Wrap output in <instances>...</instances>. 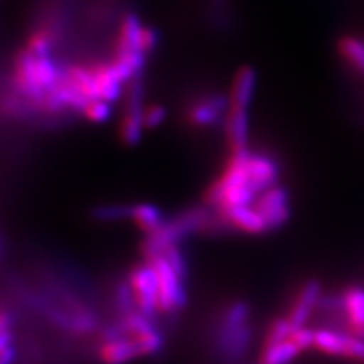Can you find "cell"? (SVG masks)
<instances>
[{
    "mask_svg": "<svg viewBox=\"0 0 364 364\" xmlns=\"http://www.w3.org/2000/svg\"><path fill=\"white\" fill-rule=\"evenodd\" d=\"M255 207L263 214L270 231L286 225L291 214L289 191L278 184L261 193L255 200Z\"/></svg>",
    "mask_w": 364,
    "mask_h": 364,
    "instance_id": "7",
    "label": "cell"
},
{
    "mask_svg": "<svg viewBox=\"0 0 364 364\" xmlns=\"http://www.w3.org/2000/svg\"><path fill=\"white\" fill-rule=\"evenodd\" d=\"M116 306L123 316H127V314H129L135 310H139V306H136L135 293H134V289L131 286L129 279H124V281L117 284V287H116Z\"/></svg>",
    "mask_w": 364,
    "mask_h": 364,
    "instance_id": "24",
    "label": "cell"
},
{
    "mask_svg": "<svg viewBox=\"0 0 364 364\" xmlns=\"http://www.w3.org/2000/svg\"><path fill=\"white\" fill-rule=\"evenodd\" d=\"M293 331H294V328H293L291 322L289 321V317L275 318V321H273L269 326V331H267V336L264 340V346L277 345V343H281V341L290 340Z\"/></svg>",
    "mask_w": 364,
    "mask_h": 364,
    "instance_id": "25",
    "label": "cell"
},
{
    "mask_svg": "<svg viewBox=\"0 0 364 364\" xmlns=\"http://www.w3.org/2000/svg\"><path fill=\"white\" fill-rule=\"evenodd\" d=\"M52 48H53V38L48 31H38L37 33H33L28 41V50L33 56H37V58L50 56Z\"/></svg>",
    "mask_w": 364,
    "mask_h": 364,
    "instance_id": "26",
    "label": "cell"
},
{
    "mask_svg": "<svg viewBox=\"0 0 364 364\" xmlns=\"http://www.w3.org/2000/svg\"><path fill=\"white\" fill-rule=\"evenodd\" d=\"M316 348L323 354L345 357V333L336 329H318L316 333Z\"/></svg>",
    "mask_w": 364,
    "mask_h": 364,
    "instance_id": "20",
    "label": "cell"
},
{
    "mask_svg": "<svg viewBox=\"0 0 364 364\" xmlns=\"http://www.w3.org/2000/svg\"><path fill=\"white\" fill-rule=\"evenodd\" d=\"M132 220L141 228L146 234H152L161 228L166 220L164 214L156 205L152 203H135L132 205Z\"/></svg>",
    "mask_w": 364,
    "mask_h": 364,
    "instance_id": "18",
    "label": "cell"
},
{
    "mask_svg": "<svg viewBox=\"0 0 364 364\" xmlns=\"http://www.w3.org/2000/svg\"><path fill=\"white\" fill-rule=\"evenodd\" d=\"M139 357H141V350L134 336L104 341L100 348V360L105 364H127Z\"/></svg>",
    "mask_w": 364,
    "mask_h": 364,
    "instance_id": "12",
    "label": "cell"
},
{
    "mask_svg": "<svg viewBox=\"0 0 364 364\" xmlns=\"http://www.w3.org/2000/svg\"><path fill=\"white\" fill-rule=\"evenodd\" d=\"M249 305L243 301L232 302L223 311L215 331L214 345L225 364L240 363L250 346L252 329L249 323Z\"/></svg>",
    "mask_w": 364,
    "mask_h": 364,
    "instance_id": "2",
    "label": "cell"
},
{
    "mask_svg": "<svg viewBox=\"0 0 364 364\" xmlns=\"http://www.w3.org/2000/svg\"><path fill=\"white\" fill-rule=\"evenodd\" d=\"M149 261H152L158 275L159 313L167 314L181 310L182 306H186L187 304V293L184 289V284H182L184 279H182L173 270V267L170 266L164 255H156Z\"/></svg>",
    "mask_w": 364,
    "mask_h": 364,
    "instance_id": "5",
    "label": "cell"
},
{
    "mask_svg": "<svg viewBox=\"0 0 364 364\" xmlns=\"http://www.w3.org/2000/svg\"><path fill=\"white\" fill-rule=\"evenodd\" d=\"M226 134L232 151L246 149L249 141V114L246 108L231 107L228 111Z\"/></svg>",
    "mask_w": 364,
    "mask_h": 364,
    "instance_id": "14",
    "label": "cell"
},
{
    "mask_svg": "<svg viewBox=\"0 0 364 364\" xmlns=\"http://www.w3.org/2000/svg\"><path fill=\"white\" fill-rule=\"evenodd\" d=\"M143 29L144 26L135 14L124 16L117 41L116 60L112 63L123 84L140 77L144 68L147 52L143 48Z\"/></svg>",
    "mask_w": 364,
    "mask_h": 364,
    "instance_id": "4",
    "label": "cell"
},
{
    "mask_svg": "<svg viewBox=\"0 0 364 364\" xmlns=\"http://www.w3.org/2000/svg\"><path fill=\"white\" fill-rule=\"evenodd\" d=\"M232 107L231 97H225L222 95L208 96L198 100L195 105L188 109V120L198 128H208L218 124Z\"/></svg>",
    "mask_w": 364,
    "mask_h": 364,
    "instance_id": "8",
    "label": "cell"
},
{
    "mask_svg": "<svg viewBox=\"0 0 364 364\" xmlns=\"http://www.w3.org/2000/svg\"><path fill=\"white\" fill-rule=\"evenodd\" d=\"M349 333L364 337V289L350 286L343 291Z\"/></svg>",
    "mask_w": 364,
    "mask_h": 364,
    "instance_id": "13",
    "label": "cell"
},
{
    "mask_svg": "<svg viewBox=\"0 0 364 364\" xmlns=\"http://www.w3.org/2000/svg\"><path fill=\"white\" fill-rule=\"evenodd\" d=\"M214 220L215 219H213L207 207L191 208L179 214L178 218L166 222L158 231L147 234L143 242V254L146 259L161 255L168 246L178 245L179 240L193 232L207 230Z\"/></svg>",
    "mask_w": 364,
    "mask_h": 364,
    "instance_id": "3",
    "label": "cell"
},
{
    "mask_svg": "<svg viewBox=\"0 0 364 364\" xmlns=\"http://www.w3.org/2000/svg\"><path fill=\"white\" fill-rule=\"evenodd\" d=\"M338 50L357 70L364 73V41L355 37H343L338 41Z\"/></svg>",
    "mask_w": 364,
    "mask_h": 364,
    "instance_id": "21",
    "label": "cell"
},
{
    "mask_svg": "<svg viewBox=\"0 0 364 364\" xmlns=\"http://www.w3.org/2000/svg\"><path fill=\"white\" fill-rule=\"evenodd\" d=\"M322 296V286L317 279H309L306 281L299 294L296 296L294 304L289 314V321L291 322L293 328H302L309 322L313 311L317 309V304L321 301Z\"/></svg>",
    "mask_w": 364,
    "mask_h": 364,
    "instance_id": "10",
    "label": "cell"
},
{
    "mask_svg": "<svg viewBox=\"0 0 364 364\" xmlns=\"http://www.w3.org/2000/svg\"><path fill=\"white\" fill-rule=\"evenodd\" d=\"M158 44V32L154 28L143 29V48L146 52H151Z\"/></svg>",
    "mask_w": 364,
    "mask_h": 364,
    "instance_id": "31",
    "label": "cell"
},
{
    "mask_svg": "<svg viewBox=\"0 0 364 364\" xmlns=\"http://www.w3.org/2000/svg\"><path fill=\"white\" fill-rule=\"evenodd\" d=\"M112 104L104 100V99H96L91 100L87 105L84 114L88 120L95 123H105L112 116Z\"/></svg>",
    "mask_w": 364,
    "mask_h": 364,
    "instance_id": "27",
    "label": "cell"
},
{
    "mask_svg": "<svg viewBox=\"0 0 364 364\" xmlns=\"http://www.w3.org/2000/svg\"><path fill=\"white\" fill-rule=\"evenodd\" d=\"M161 255L166 257V259L168 261L170 266L173 267V270L178 273V275H179L182 279H186V277H187L186 258H184V255H182V252H181V249L178 247V245L168 246Z\"/></svg>",
    "mask_w": 364,
    "mask_h": 364,
    "instance_id": "28",
    "label": "cell"
},
{
    "mask_svg": "<svg viewBox=\"0 0 364 364\" xmlns=\"http://www.w3.org/2000/svg\"><path fill=\"white\" fill-rule=\"evenodd\" d=\"M99 91H100V99H104L109 104L117 102L123 93V81L117 75L116 68L112 64H97L93 67Z\"/></svg>",
    "mask_w": 364,
    "mask_h": 364,
    "instance_id": "16",
    "label": "cell"
},
{
    "mask_svg": "<svg viewBox=\"0 0 364 364\" xmlns=\"http://www.w3.org/2000/svg\"><path fill=\"white\" fill-rule=\"evenodd\" d=\"M167 117V109L163 105H151L144 111V127L147 129H155L161 127Z\"/></svg>",
    "mask_w": 364,
    "mask_h": 364,
    "instance_id": "30",
    "label": "cell"
},
{
    "mask_svg": "<svg viewBox=\"0 0 364 364\" xmlns=\"http://www.w3.org/2000/svg\"><path fill=\"white\" fill-rule=\"evenodd\" d=\"M250 152L246 149L232 151V156L218 182L208 188L205 202L213 208H226L234 205H252L258 199V191L249 178L247 161Z\"/></svg>",
    "mask_w": 364,
    "mask_h": 364,
    "instance_id": "1",
    "label": "cell"
},
{
    "mask_svg": "<svg viewBox=\"0 0 364 364\" xmlns=\"http://www.w3.org/2000/svg\"><path fill=\"white\" fill-rule=\"evenodd\" d=\"M223 220L247 234H263L270 231L263 214L252 205H234L219 210Z\"/></svg>",
    "mask_w": 364,
    "mask_h": 364,
    "instance_id": "9",
    "label": "cell"
},
{
    "mask_svg": "<svg viewBox=\"0 0 364 364\" xmlns=\"http://www.w3.org/2000/svg\"><path fill=\"white\" fill-rule=\"evenodd\" d=\"M299 348L291 340L281 341L277 345L264 346L261 352V364H291V361L299 355Z\"/></svg>",
    "mask_w": 364,
    "mask_h": 364,
    "instance_id": "19",
    "label": "cell"
},
{
    "mask_svg": "<svg viewBox=\"0 0 364 364\" xmlns=\"http://www.w3.org/2000/svg\"><path fill=\"white\" fill-rule=\"evenodd\" d=\"M259 364H261V363H259Z\"/></svg>",
    "mask_w": 364,
    "mask_h": 364,
    "instance_id": "33",
    "label": "cell"
},
{
    "mask_svg": "<svg viewBox=\"0 0 364 364\" xmlns=\"http://www.w3.org/2000/svg\"><path fill=\"white\" fill-rule=\"evenodd\" d=\"M316 333L314 329H310L306 326H302V328H296L290 340L293 341V343L299 348V350H306V349H311V348H316Z\"/></svg>",
    "mask_w": 364,
    "mask_h": 364,
    "instance_id": "29",
    "label": "cell"
},
{
    "mask_svg": "<svg viewBox=\"0 0 364 364\" xmlns=\"http://www.w3.org/2000/svg\"><path fill=\"white\" fill-rule=\"evenodd\" d=\"M257 87V72L254 67L243 65L240 70L237 72L234 85L231 91V102L232 107L249 108L254 100Z\"/></svg>",
    "mask_w": 364,
    "mask_h": 364,
    "instance_id": "15",
    "label": "cell"
},
{
    "mask_svg": "<svg viewBox=\"0 0 364 364\" xmlns=\"http://www.w3.org/2000/svg\"><path fill=\"white\" fill-rule=\"evenodd\" d=\"M128 279L134 289L139 311H141L147 317L154 318V316L159 313V284L152 261L146 259L144 263L135 266L131 270Z\"/></svg>",
    "mask_w": 364,
    "mask_h": 364,
    "instance_id": "6",
    "label": "cell"
},
{
    "mask_svg": "<svg viewBox=\"0 0 364 364\" xmlns=\"http://www.w3.org/2000/svg\"><path fill=\"white\" fill-rule=\"evenodd\" d=\"M93 218L99 222H119L132 219V205H102L93 210Z\"/></svg>",
    "mask_w": 364,
    "mask_h": 364,
    "instance_id": "22",
    "label": "cell"
},
{
    "mask_svg": "<svg viewBox=\"0 0 364 364\" xmlns=\"http://www.w3.org/2000/svg\"><path fill=\"white\" fill-rule=\"evenodd\" d=\"M144 128H146L144 127V117L129 116V114H127V116H124V119H123V122H122V128H120L122 140L129 146L139 144L141 141Z\"/></svg>",
    "mask_w": 364,
    "mask_h": 364,
    "instance_id": "23",
    "label": "cell"
},
{
    "mask_svg": "<svg viewBox=\"0 0 364 364\" xmlns=\"http://www.w3.org/2000/svg\"><path fill=\"white\" fill-rule=\"evenodd\" d=\"M16 360L14 346H8L0 349V364H13Z\"/></svg>",
    "mask_w": 364,
    "mask_h": 364,
    "instance_id": "32",
    "label": "cell"
},
{
    "mask_svg": "<svg viewBox=\"0 0 364 364\" xmlns=\"http://www.w3.org/2000/svg\"><path fill=\"white\" fill-rule=\"evenodd\" d=\"M67 77L91 102L100 99L99 84L93 67L72 65L67 68Z\"/></svg>",
    "mask_w": 364,
    "mask_h": 364,
    "instance_id": "17",
    "label": "cell"
},
{
    "mask_svg": "<svg viewBox=\"0 0 364 364\" xmlns=\"http://www.w3.org/2000/svg\"><path fill=\"white\" fill-rule=\"evenodd\" d=\"M249 178L252 181V186L258 191V195L266 191L267 188L277 186L279 181V167L275 159L261 152H250L247 161Z\"/></svg>",
    "mask_w": 364,
    "mask_h": 364,
    "instance_id": "11",
    "label": "cell"
}]
</instances>
